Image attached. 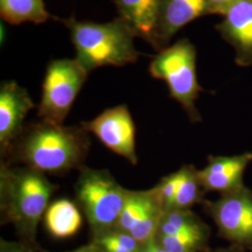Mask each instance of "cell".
Returning <instances> with one entry per match:
<instances>
[{"instance_id":"6da1fadb","label":"cell","mask_w":252,"mask_h":252,"mask_svg":"<svg viewBox=\"0 0 252 252\" xmlns=\"http://www.w3.org/2000/svg\"><path fill=\"white\" fill-rule=\"evenodd\" d=\"M90 146L89 133L81 126H57L39 120L26 126L2 162L21 163L45 174H63L84 165Z\"/></svg>"},{"instance_id":"7a4b0ae2","label":"cell","mask_w":252,"mask_h":252,"mask_svg":"<svg viewBox=\"0 0 252 252\" xmlns=\"http://www.w3.org/2000/svg\"><path fill=\"white\" fill-rule=\"evenodd\" d=\"M57 189L43 172L1 162V225L11 224L21 242L35 248L37 226Z\"/></svg>"},{"instance_id":"3957f363","label":"cell","mask_w":252,"mask_h":252,"mask_svg":"<svg viewBox=\"0 0 252 252\" xmlns=\"http://www.w3.org/2000/svg\"><path fill=\"white\" fill-rule=\"evenodd\" d=\"M69 30L76 49V60L87 71L104 66H125L139 58L132 28L120 17L98 24L74 16L57 19Z\"/></svg>"},{"instance_id":"277c9868","label":"cell","mask_w":252,"mask_h":252,"mask_svg":"<svg viewBox=\"0 0 252 252\" xmlns=\"http://www.w3.org/2000/svg\"><path fill=\"white\" fill-rule=\"evenodd\" d=\"M75 185L78 207L86 217L93 237L116 228L129 189L119 184L106 169L82 165Z\"/></svg>"},{"instance_id":"5b68a950","label":"cell","mask_w":252,"mask_h":252,"mask_svg":"<svg viewBox=\"0 0 252 252\" xmlns=\"http://www.w3.org/2000/svg\"><path fill=\"white\" fill-rule=\"evenodd\" d=\"M149 71L152 77L165 81L169 95L176 100L192 123L202 121L195 101L200 93L196 73V50L186 38L165 47L156 54L150 63Z\"/></svg>"},{"instance_id":"8992f818","label":"cell","mask_w":252,"mask_h":252,"mask_svg":"<svg viewBox=\"0 0 252 252\" xmlns=\"http://www.w3.org/2000/svg\"><path fill=\"white\" fill-rule=\"evenodd\" d=\"M88 74L76 59H55L48 63L37 107L38 118L63 126Z\"/></svg>"},{"instance_id":"52a82bcc","label":"cell","mask_w":252,"mask_h":252,"mask_svg":"<svg viewBox=\"0 0 252 252\" xmlns=\"http://www.w3.org/2000/svg\"><path fill=\"white\" fill-rule=\"evenodd\" d=\"M204 208L212 218L220 234L238 245L252 247V190L246 186L221 194Z\"/></svg>"},{"instance_id":"ba28073f","label":"cell","mask_w":252,"mask_h":252,"mask_svg":"<svg viewBox=\"0 0 252 252\" xmlns=\"http://www.w3.org/2000/svg\"><path fill=\"white\" fill-rule=\"evenodd\" d=\"M81 126L88 133L95 135L110 151L133 165L137 164L135 126L126 105L107 108L93 120L81 122Z\"/></svg>"},{"instance_id":"9c48e42d","label":"cell","mask_w":252,"mask_h":252,"mask_svg":"<svg viewBox=\"0 0 252 252\" xmlns=\"http://www.w3.org/2000/svg\"><path fill=\"white\" fill-rule=\"evenodd\" d=\"M36 105L27 89L16 81H3L0 86V150L5 158L25 131V120Z\"/></svg>"},{"instance_id":"30bf717a","label":"cell","mask_w":252,"mask_h":252,"mask_svg":"<svg viewBox=\"0 0 252 252\" xmlns=\"http://www.w3.org/2000/svg\"><path fill=\"white\" fill-rule=\"evenodd\" d=\"M212 14L208 0H161L154 30L153 48L161 51L182 27Z\"/></svg>"},{"instance_id":"8fae6325","label":"cell","mask_w":252,"mask_h":252,"mask_svg":"<svg viewBox=\"0 0 252 252\" xmlns=\"http://www.w3.org/2000/svg\"><path fill=\"white\" fill-rule=\"evenodd\" d=\"M252 162V153L234 156H208L207 165L198 170L199 179L204 189L218 191L221 194L240 189L244 176Z\"/></svg>"},{"instance_id":"7c38bea8","label":"cell","mask_w":252,"mask_h":252,"mask_svg":"<svg viewBox=\"0 0 252 252\" xmlns=\"http://www.w3.org/2000/svg\"><path fill=\"white\" fill-rule=\"evenodd\" d=\"M218 29L236 52L241 65L252 63V0H237L226 10Z\"/></svg>"},{"instance_id":"4fadbf2b","label":"cell","mask_w":252,"mask_h":252,"mask_svg":"<svg viewBox=\"0 0 252 252\" xmlns=\"http://www.w3.org/2000/svg\"><path fill=\"white\" fill-rule=\"evenodd\" d=\"M119 13L138 37L154 45V30L161 0H112Z\"/></svg>"},{"instance_id":"5bb4252c","label":"cell","mask_w":252,"mask_h":252,"mask_svg":"<svg viewBox=\"0 0 252 252\" xmlns=\"http://www.w3.org/2000/svg\"><path fill=\"white\" fill-rule=\"evenodd\" d=\"M44 221L47 231L55 238L63 239L76 234L82 223L81 211L67 199H60L46 210Z\"/></svg>"},{"instance_id":"9a60e30c","label":"cell","mask_w":252,"mask_h":252,"mask_svg":"<svg viewBox=\"0 0 252 252\" xmlns=\"http://www.w3.org/2000/svg\"><path fill=\"white\" fill-rule=\"evenodd\" d=\"M0 16L13 26L44 24L51 18L44 0H0Z\"/></svg>"},{"instance_id":"2e32d148","label":"cell","mask_w":252,"mask_h":252,"mask_svg":"<svg viewBox=\"0 0 252 252\" xmlns=\"http://www.w3.org/2000/svg\"><path fill=\"white\" fill-rule=\"evenodd\" d=\"M179 170L180 185L168 211L189 210L194 205L204 202L206 190L199 179L198 170L191 164L183 165Z\"/></svg>"},{"instance_id":"e0dca14e","label":"cell","mask_w":252,"mask_h":252,"mask_svg":"<svg viewBox=\"0 0 252 252\" xmlns=\"http://www.w3.org/2000/svg\"><path fill=\"white\" fill-rule=\"evenodd\" d=\"M207 230L204 222L189 210L164 212L156 235H177Z\"/></svg>"},{"instance_id":"ac0fdd59","label":"cell","mask_w":252,"mask_h":252,"mask_svg":"<svg viewBox=\"0 0 252 252\" xmlns=\"http://www.w3.org/2000/svg\"><path fill=\"white\" fill-rule=\"evenodd\" d=\"M151 197L152 189L146 190L129 189L126 205L121 213L115 229L129 234L142 216Z\"/></svg>"},{"instance_id":"d6986e66","label":"cell","mask_w":252,"mask_h":252,"mask_svg":"<svg viewBox=\"0 0 252 252\" xmlns=\"http://www.w3.org/2000/svg\"><path fill=\"white\" fill-rule=\"evenodd\" d=\"M208 229L177 235H156L155 240L167 252H199L205 249Z\"/></svg>"},{"instance_id":"ffe728a7","label":"cell","mask_w":252,"mask_h":252,"mask_svg":"<svg viewBox=\"0 0 252 252\" xmlns=\"http://www.w3.org/2000/svg\"><path fill=\"white\" fill-rule=\"evenodd\" d=\"M180 173L178 170L170 175L163 177L159 183L153 187L158 198L162 204L163 211H168L171 206L172 202L176 196L177 190L180 185Z\"/></svg>"},{"instance_id":"44dd1931","label":"cell","mask_w":252,"mask_h":252,"mask_svg":"<svg viewBox=\"0 0 252 252\" xmlns=\"http://www.w3.org/2000/svg\"><path fill=\"white\" fill-rule=\"evenodd\" d=\"M92 243L101 252H133L112 240L107 234L93 237Z\"/></svg>"},{"instance_id":"7402d4cb","label":"cell","mask_w":252,"mask_h":252,"mask_svg":"<svg viewBox=\"0 0 252 252\" xmlns=\"http://www.w3.org/2000/svg\"><path fill=\"white\" fill-rule=\"evenodd\" d=\"M34 249L21 241L10 242L4 239L0 240V252H36Z\"/></svg>"},{"instance_id":"603a6c76","label":"cell","mask_w":252,"mask_h":252,"mask_svg":"<svg viewBox=\"0 0 252 252\" xmlns=\"http://www.w3.org/2000/svg\"><path fill=\"white\" fill-rule=\"evenodd\" d=\"M237 0H208L212 14L223 15L230 6Z\"/></svg>"},{"instance_id":"cb8c5ba5","label":"cell","mask_w":252,"mask_h":252,"mask_svg":"<svg viewBox=\"0 0 252 252\" xmlns=\"http://www.w3.org/2000/svg\"><path fill=\"white\" fill-rule=\"evenodd\" d=\"M142 252H167L162 249V247L159 244L156 242L155 237L153 238V240H151L150 242L146 243L143 248Z\"/></svg>"},{"instance_id":"d4e9b609","label":"cell","mask_w":252,"mask_h":252,"mask_svg":"<svg viewBox=\"0 0 252 252\" xmlns=\"http://www.w3.org/2000/svg\"></svg>"},{"instance_id":"484cf974","label":"cell","mask_w":252,"mask_h":252,"mask_svg":"<svg viewBox=\"0 0 252 252\" xmlns=\"http://www.w3.org/2000/svg\"></svg>"}]
</instances>
